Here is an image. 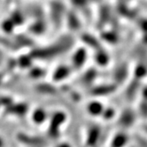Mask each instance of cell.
<instances>
[{
  "label": "cell",
  "mask_w": 147,
  "mask_h": 147,
  "mask_svg": "<svg viewBox=\"0 0 147 147\" xmlns=\"http://www.w3.org/2000/svg\"><path fill=\"white\" fill-rule=\"evenodd\" d=\"M5 146V142L3 140V138L0 136V147H4Z\"/></svg>",
  "instance_id": "obj_5"
},
{
  "label": "cell",
  "mask_w": 147,
  "mask_h": 147,
  "mask_svg": "<svg viewBox=\"0 0 147 147\" xmlns=\"http://www.w3.org/2000/svg\"><path fill=\"white\" fill-rule=\"evenodd\" d=\"M29 106L26 103H12L5 108V114L7 115H13L16 117H23L27 114Z\"/></svg>",
  "instance_id": "obj_2"
},
{
  "label": "cell",
  "mask_w": 147,
  "mask_h": 147,
  "mask_svg": "<svg viewBox=\"0 0 147 147\" xmlns=\"http://www.w3.org/2000/svg\"><path fill=\"white\" fill-rule=\"evenodd\" d=\"M17 141L28 147H42L44 145L43 139L39 137L29 135L25 132H19L16 135Z\"/></svg>",
  "instance_id": "obj_1"
},
{
  "label": "cell",
  "mask_w": 147,
  "mask_h": 147,
  "mask_svg": "<svg viewBox=\"0 0 147 147\" xmlns=\"http://www.w3.org/2000/svg\"><path fill=\"white\" fill-rule=\"evenodd\" d=\"M1 107H2V105H1V104H0V108H1Z\"/></svg>",
  "instance_id": "obj_6"
},
{
  "label": "cell",
  "mask_w": 147,
  "mask_h": 147,
  "mask_svg": "<svg viewBox=\"0 0 147 147\" xmlns=\"http://www.w3.org/2000/svg\"><path fill=\"white\" fill-rule=\"evenodd\" d=\"M47 119V114L42 109H36L32 114V120L34 123L40 125Z\"/></svg>",
  "instance_id": "obj_3"
},
{
  "label": "cell",
  "mask_w": 147,
  "mask_h": 147,
  "mask_svg": "<svg viewBox=\"0 0 147 147\" xmlns=\"http://www.w3.org/2000/svg\"><path fill=\"white\" fill-rule=\"evenodd\" d=\"M30 61H31V58L30 57H22L20 58L19 60V66H21V68H28L30 66Z\"/></svg>",
  "instance_id": "obj_4"
}]
</instances>
